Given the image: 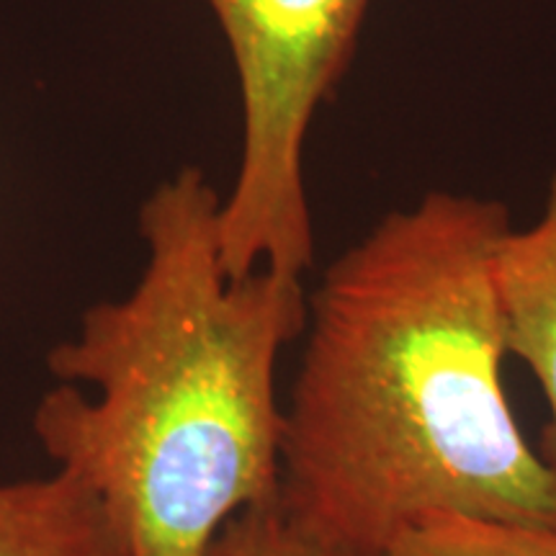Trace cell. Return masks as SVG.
Segmentation results:
<instances>
[{"mask_svg": "<svg viewBox=\"0 0 556 556\" xmlns=\"http://www.w3.org/2000/svg\"><path fill=\"white\" fill-rule=\"evenodd\" d=\"M495 199L392 208L307 294L278 500L319 539L384 556L435 513L556 526V467L505 397Z\"/></svg>", "mask_w": 556, "mask_h": 556, "instance_id": "cell-1", "label": "cell"}, {"mask_svg": "<svg viewBox=\"0 0 556 556\" xmlns=\"http://www.w3.org/2000/svg\"><path fill=\"white\" fill-rule=\"evenodd\" d=\"M204 556H356L319 539L283 510L278 495L250 505L222 526Z\"/></svg>", "mask_w": 556, "mask_h": 556, "instance_id": "cell-7", "label": "cell"}, {"mask_svg": "<svg viewBox=\"0 0 556 556\" xmlns=\"http://www.w3.org/2000/svg\"><path fill=\"white\" fill-rule=\"evenodd\" d=\"M495 289L507 356L531 368L548 402L544 454L556 467V173L528 227H507L495 253Z\"/></svg>", "mask_w": 556, "mask_h": 556, "instance_id": "cell-4", "label": "cell"}, {"mask_svg": "<svg viewBox=\"0 0 556 556\" xmlns=\"http://www.w3.org/2000/svg\"><path fill=\"white\" fill-rule=\"evenodd\" d=\"M384 556H556V526L435 513L402 528Z\"/></svg>", "mask_w": 556, "mask_h": 556, "instance_id": "cell-6", "label": "cell"}, {"mask_svg": "<svg viewBox=\"0 0 556 556\" xmlns=\"http://www.w3.org/2000/svg\"><path fill=\"white\" fill-rule=\"evenodd\" d=\"M0 556H131L99 492L67 469L0 484Z\"/></svg>", "mask_w": 556, "mask_h": 556, "instance_id": "cell-5", "label": "cell"}, {"mask_svg": "<svg viewBox=\"0 0 556 556\" xmlns=\"http://www.w3.org/2000/svg\"><path fill=\"white\" fill-rule=\"evenodd\" d=\"M219 206L199 168L163 180L139 208L137 283L47 356L67 384L39 400L34 435L99 492L131 556H204L229 518L278 495L276 364L307 291L268 268L229 278Z\"/></svg>", "mask_w": 556, "mask_h": 556, "instance_id": "cell-2", "label": "cell"}, {"mask_svg": "<svg viewBox=\"0 0 556 556\" xmlns=\"http://www.w3.org/2000/svg\"><path fill=\"white\" fill-rule=\"evenodd\" d=\"M240 86L238 176L219 206L229 278L315 263L304 148L317 109L351 65L374 0H206Z\"/></svg>", "mask_w": 556, "mask_h": 556, "instance_id": "cell-3", "label": "cell"}]
</instances>
